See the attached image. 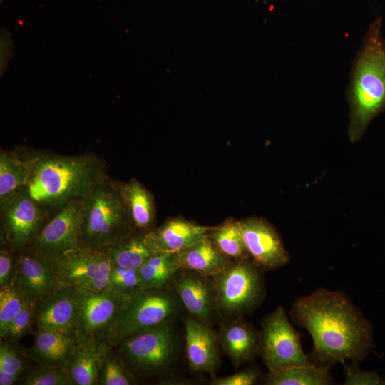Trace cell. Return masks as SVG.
<instances>
[{"label":"cell","instance_id":"31","mask_svg":"<svg viewBox=\"0 0 385 385\" xmlns=\"http://www.w3.org/2000/svg\"><path fill=\"white\" fill-rule=\"evenodd\" d=\"M137 381L112 348L101 365L98 385H131Z\"/></svg>","mask_w":385,"mask_h":385},{"label":"cell","instance_id":"24","mask_svg":"<svg viewBox=\"0 0 385 385\" xmlns=\"http://www.w3.org/2000/svg\"><path fill=\"white\" fill-rule=\"evenodd\" d=\"M120 189L135 230L148 232L155 227L156 207L154 196L135 178L120 182Z\"/></svg>","mask_w":385,"mask_h":385},{"label":"cell","instance_id":"36","mask_svg":"<svg viewBox=\"0 0 385 385\" xmlns=\"http://www.w3.org/2000/svg\"><path fill=\"white\" fill-rule=\"evenodd\" d=\"M260 379L258 370L252 366H248L241 371L223 376L213 378L210 385H252L255 384Z\"/></svg>","mask_w":385,"mask_h":385},{"label":"cell","instance_id":"13","mask_svg":"<svg viewBox=\"0 0 385 385\" xmlns=\"http://www.w3.org/2000/svg\"><path fill=\"white\" fill-rule=\"evenodd\" d=\"M240 223L246 250L262 270H275L288 263L289 255L279 233L269 222L250 217Z\"/></svg>","mask_w":385,"mask_h":385},{"label":"cell","instance_id":"7","mask_svg":"<svg viewBox=\"0 0 385 385\" xmlns=\"http://www.w3.org/2000/svg\"><path fill=\"white\" fill-rule=\"evenodd\" d=\"M180 302L173 289L142 288L127 296L110 336L113 346L123 338L161 324L172 323Z\"/></svg>","mask_w":385,"mask_h":385},{"label":"cell","instance_id":"18","mask_svg":"<svg viewBox=\"0 0 385 385\" xmlns=\"http://www.w3.org/2000/svg\"><path fill=\"white\" fill-rule=\"evenodd\" d=\"M219 334L220 346L237 369L258 355L260 332L243 317L225 319Z\"/></svg>","mask_w":385,"mask_h":385},{"label":"cell","instance_id":"10","mask_svg":"<svg viewBox=\"0 0 385 385\" xmlns=\"http://www.w3.org/2000/svg\"><path fill=\"white\" fill-rule=\"evenodd\" d=\"M1 245L21 252L29 246L51 217L26 188L0 203Z\"/></svg>","mask_w":385,"mask_h":385},{"label":"cell","instance_id":"35","mask_svg":"<svg viewBox=\"0 0 385 385\" xmlns=\"http://www.w3.org/2000/svg\"><path fill=\"white\" fill-rule=\"evenodd\" d=\"M19 253L8 245H1L0 250V288L11 284L14 274Z\"/></svg>","mask_w":385,"mask_h":385},{"label":"cell","instance_id":"11","mask_svg":"<svg viewBox=\"0 0 385 385\" xmlns=\"http://www.w3.org/2000/svg\"><path fill=\"white\" fill-rule=\"evenodd\" d=\"M78 292L76 342L109 340L128 295L109 288L101 292L78 289Z\"/></svg>","mask_w":385,"mask_h":385},{"label":"cell","instance_id":"29","mask_svg":"<svg viewBox=\"0 0 385 385\" xmlns=\"http://www.w3.org/2000/svg\"><path fill=\"white\" fill-rule=\"evenodd\" d=\"M28 359H30L28 351L21 349L17 342L1 339L0 385L21 384L31 367Z\"/></svg>","mask_w":385,"mask_h":385},{"label":"cell","instance_id":"17","mask_svg":"<svg viewBox=\"0 0 385 385\" xmlns=\"http://www.w3.org/2000/svg\"><path fill=\"white\" fill-rule=\"evenodd\" d=\"M185 355L190 368L213 375L219 362V334L210 325L188 316L185 320Z\"/></svg>","mask_w":385,"mask_h":385},{"label":"cell","instance_id":"9","mask_svg":"<svg viewBox=\"0 0 385 385\" xmlns=\"http://www.w3.org/2000/svg\"><path fill=\"white\" fill-rule=\"evenodd\" d=\"M50 260L61 284L93 292L108 288L112 263L108 248L93 250L78 247Z\"/></svg>","mask_w":385,"mask_h":385},{"label":"cell","instance_id":"33","mask_svg":"<svg viewBox=\"0 0 385 385\" xmlns=\"http://www.w3.org/2000/svg\"><path fill=\"white\" fill-rule=\"evenodd\" d=\"M108 288L125 295H129L142 289L138 270L112 266Z\"/></svg>","mask_w":385,"mask_h":385},{"label":"cell","instance_id":"27","mask_svg":"<svg viewBox=\"0 0 385 385\" xmlns=\"http://www.w3.org/2000/svg\"><path fill=\"white\" fill-rule=\"evenodd\" d=\"M207 235L220 252L230 260L250 257L243 241L240 220L230 217L211 227Z\"/></svg>","mask_w":385,"mask_h":385},{"label":"cell","instance_id":"4","mask_svg":"<svg viewBox=\"0 0 385 385\" xmlns=\"http://www.w3.org/2000/svg\"><path fill=\"white\" fill-rule=\"evenodd\" d=\"M135 232L120 182L108 175L83 199L79 247L105 250Z\"/></svg>","mask_w":385,"mask_h":385},{"label":"cell","instance_id":"22","mask_svg":"<svg viewBox=\"0 0 385 385\" xmlns=\"http://www.w3.org/2000/svg\"><path fill=\"white\" fill-rule=\"evenodd\" d=\"M34 337L28 350L31 360L38 365L67 366L76 345L74 337L45 329H37Z\"/></svg>","mask_w":385,"mask_h":385},{"label":"cell","instance_id":"14","mask_svg":"<svg viewBox=\"0 0 385 385\" xmlns=\"http://www.w3.org/2000/svg\"><path fill=\"white\" fill-rule=\"evenodd\" d=\"M189 316L208 325L219 317L212 277L189 270H179L172 284Z\"/></svg>","mask_w":385,"mask_h":385},{"label":"cell","instance_id":"23","mask_svg":"<svg viewBox=\"0 0 385 385\" xmlns=\"http://www.w3.org/2000/svg\"><path fill=\"white\" fill-rule=\"evenodd\" d=\"M174 261L178 270H193L210 277L232 262L220 252L207 235L191 246L175 253Z\"/></svg>","mask_w":385,"mask_h":385},{"label":"cell","instance_id":"20","mask_svg":"<svg viewBox=\"0 0 385 385\" xmlns=\"http://www.w3.org/2000/svg\"><path fill=\"white\" fill-rule=\"evenodd\" d=\"M36 150L16 147L12 150H0V203L25 188L29 180Z\"/></svg>","mask_w":385,"mask_h":385},{"label":"cell","instance_id":"5","mask_svg":"<svg viewBox=\"0 0 385 385\" xmlns=\"http://www.w3.org/2000/svg\"><path fill=\"white\" fill-rule=\"evenodd\" d=\"M177 349V336L172 323L130 334L113 346L137 381L163 373L174 361Z\"/></svg>","mask_w":385,"mask_h":385},{"label":"cell","instance_id":"37","mask_svg":"<svg viewBox=\"0 0 385 385\" xmlns=\"http://www.w3.org/2000/svg\"><path fill=\"white\" fill-rule=\"evenodd\" d=\"M384 381L376 373L359 369L356 364L346 367L345 385L384 384Z\"/></svg>","mask_w":385,"mask_h":385},{"label":"cell","instance_id":"6","mask_svg":"<svg viewBox=\"0 0 385 385\" xmlns=\"http://www.w3.org/2000/svg\"><path fill=\"white\" fill-rule=\"evenodd\" d=\"M212 279L218 316L223 320L252 312L265 296L262 270L250 257L232 261Z\"/></svg>","mask_w":385,"mask_h":385},{"label":"cell","instance_id":"25","mask_svg":"<svg viewBox=\"0 0 385 385\" xmlns=\"http://www.w3.org/2000/svg\"><path fill=\"white\" fill-rule=\"evenodd\" d=\"M112 266L138 269L150 257L158 253L148 232H135L108 248Z\"/></svg>","mask_w":385,"mask_h":385},{"label":"cell","instance_id":"2","mask_svg":"<svg viewBox=\"0 0 385 385\" xmlns=\"http://www.w3.org/2000/svg\"><path fill=\"white\" fill-rule=\"evenodd\" d=\"M106 175L105 160L94 153L63 155L36 150L33 170L26 188L52 217L68 202L83 199Z\"/></svg>","mask_w":385,"mask_h":385},{"label":"cell","instance_id":"15","mask_svg":"<svg viewBox=\"0 0 385 385\" xmlns=\"http://www.w3.org/2000/svg\"><path fill=\"white\" fill-rule=\"evenodd\" d=\"M78 289L61 284L34 304V326L75 337L78 312Z\"/></svg>","mask_w":385,"mask_h":385},{"label":"cell","instance_id":"30","mask_svg":"<svg viewBox=\"0 0 385 385\" xmlns=\"http://www.w3.org/2000/svg\"><path fill=\"white\" fill-rule=\"evenodd\" d=\"M21 384L74 385L66 366L38 364L29 368Z\"/></svg>","mask_w":385,"mask_h":385},{"label":"cell","instance_id":"8","mask_svg":"<svg viewBox=\"0 0 385 385\" xmlns=\"http://www.w3.org/2000/svg\"><path fill=\"white\" fill-rule=\"evenodd\" d=\"M258 356L274 371L312 364L302 349L298 332L281 306L262 320Z\"/></svg>","mask_w":385,"mask_h":385},{"label":"cell","instance_id":"19","mask_svg":"<svg viewBox=\"0 0 385 385\" xmlns=\"http://www.w3.org/2000/svg\"><path fill=\"white\" fill-rule=\"evenodd\" d=\"M210 227L175 217L155 227L148 235L158 253H178L205 237Z\"/></svg>","mask_w":385,"mask_h":385},{"label":"cell","instance_id":"38","mask_svg":"<svg viewBox=\"0 0 385 385\" xmlns=\"http://www.w3.org/2000/svg\"><path fill=\"white\" fill-rule=\"evenodd\" d=\"M1 71H5L7 62L13 53L12 41L6 31L1 33Z\"/></svg>","mask_w":385,"mask_h":385},{"label":"cell","instance_id":"26","mask_svg":"<svg viewBox=\"0 0 385 385\" xmlns=\"http://www.w3.org/2000/svg\"><path fill=\"white\" fill-rule=\"evenodd\" d=\"M329 366L311 364L270 371L264 378L267 385H327L332 384Z\"/></svg>","mask_w":385,"mask_h":385},{"label":"cell","instance_id":"32","mask_svg":"<svg viewBox=\"0 0 385 385\" xmlns=\"http://www.w3.org/2000/svg\"><path fill=\"white\" fill-rule=\"evenodd\" d=\"M26 300L12 284L0 288V337L6 335L9 324L19 314Z\"/></svg>","mask_w":385,"mask_h":385},{"label":"cell","instance_id":"12","mask_svg":"<svg viewBox=\"0 0 385 385\" xmlns=\"http://www.w3.org/2000/svg\"><path fill=\"white\" fill-rule=\"evenodd\" d=\"M83 199L68 202L56 212L26 248L47 258L79 247Z\"/></svg>","mask_w":385,"mask_h":385},{"label":"cell","instance_id":"28","mask_svg":"<svg viewBox=\"0 0 385 385\" xmlns=\"http://www.w3.org/2000/svg\"><path fill=\"white\" fill-rule=\"evenodd\" d=\"M175 253L159 252L150 257L138 269L142 288H168L179 270Z\"/></svg>","mask_w":385,"mask_h":385},{"label":"cell","instance_id":"21","mask_svg":"<svg viewBox=\"0 0 385 385\" xmlns=\"http://www.w3.org/2000/svg\"><path fill=\"white\" fill-rule=\"evenodd\" d=\"M113 348L108 339L76 342L66 368L74 385H98L101 365Z\"/></svg>","mask_w":385,"mask_h":385},{"label":"cell","instance_id":"16","mask_svg":"<svg viewBox=\"0 0 385 385\" xmlns=\"http://www.w3.org/2000/svg\"><path fill=\"white\" fill-rule=\"evenodd\" d=\"M11 284L32 303L61 284L53 273L50 259L29 248L19 253Z\"/></svg>","mask_w":385,"mask_h":385},{"label":"cell","instance_id":"3","mask_svg":"<svg viewBox=\"0 0 385 385\" xmlns=\"http://www.w3.org/2000/svg\"><path fill=\"white\" fill-rule=\"evenodd\" d=\"M381 19L369 26L353 62L347 100L349 105L348 137L361 139L373 119L385 110V38Z\"/></svg>","mask_w":385,"mask_h":385},{"label":"cell","instance_id":"34","mask_svg":"<svg viewBox=\"0 0 385 385\" xmlns=\"http://www.w3.org/2000/svg\"><path fill=\"white\" fill-rule=\"evenodd\" d=\"M34 304L26 301L19 314L9 324L7 332L4 338L9 342H18L24 335L31 332L34 326Z\"/></svg>","mask_w":385,"mask_h":385},{"label":"cell","instance_id":"1","mask_svg":"<svg viewBox=\"0 0 385 385\" xmlns=\"http://www.w3.org/2000/svg\"><path fill=\"white\" fill-rule=\"evenodd\" d=\"M313 341L312 356L319 365L364 360L373 346L372 327L342 292L320 288L299 297L290 311Z\"/></svg>","mask_w":385,"mask_h":385}]
</instances>
